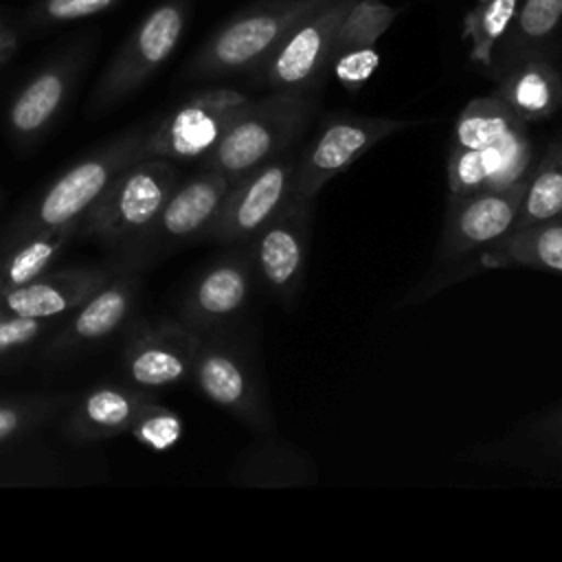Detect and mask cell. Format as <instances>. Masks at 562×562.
<instances>
[{"mask_svg": "<svg viewBox=\"0 0 562 562\" xmlns=\"http://www.w3.org/2000/svg\"><path fill=\"white\" fill-rule=\"evenodd\" d=\"M321 88L272 90L263 99H250L204 158L206 169L224 173L233 184L270 158L292 149L312 121Z\"/></svg>", "mask_w": 562, "mask_h": 562, "instance_id": "1", "label": "cell"}, {"mask_svg": "<svg viewBox=\"0 0 562 562\" xmlns=\"http://www.w3.org/2000/svg\"><path fill=\"white\" fill-rule=\"evenodd\" d=\"M331 0H257L224 22L195 53L187 72L213 79L252 72L310 13Z\"/></svg>", "mask_w": 562, "mask_h": 562, "instance_id": "2", "label": "cell"}, {"mask_svg": "<svg viewBox=\"0 0 562 562\" xmlns=\"http://www.w3.org/2000/svg\"><path fill=\"white\" fill-rule=\"evenodd\" d=\"M178 171L167 158L143 156L127 165L88 209V228L103 239H125L156 224Z\"/></svg>", "mask_w": 562, "mask_h": 562, "instance_id": "3", "label": "cell"}, {"mask_svg": "<svg viewBox=\"0 0 562 562\" xmlns=\"http://www.w3.org/2000/svg\"><path fill=\"white\" fill-rule=\"evenodd\" d=\"M189 11L191 0H162L156 4L103 70L92 94V105L110 108L145 83L176 50Z\"/></svg>", "mask_w": 562, "mask_h": 562, "instance_id": "4", "label": "cell"}, {"mask_svg": "<svg viewBox=\"0 0 562 562\" xmlns=\"http://www.w3.org/2000/svg\"><path fill=\"white\" fill-rule=\"evenodd\" d=\"M411 125L415 123L389 116L336 114L327 119L296 158L292 198L314 202L327 182L347 171L371 147Z\"/></svg>", "mask_w": 562, "mask_h": 562, "instance_id": "5", "label": "cell"}, {"mask_svg": "<svg viewBox=\"0 0 562 562\" xmlns=\"http://www.w3.org/2000/svg\"><path fill=\"white\" fill-rule=\"evenodd\" d=\"M248 101L235 88H209L189 97L143 138V156L167 160L206 158Z\"/></svg>", "mask_w": 562, "mask_h": 562, "instance_id": "6", "label": "cell"}, {"mask_svg": "<svg viewBox=\"0 0 562 562\" xmlns=\"http://www.w3.org/2000/svg\"><path fill=\"white\" fill-rule=\"evenodd\" d=\"M353 0H331L299 22L250 72L270 90L321 88L329 72L336 31Z\"/></svg>", "mask_w": 562, "mask_h": 562, "instance_id": "7", "label": "cell"}, {"mask_svg": "<svg viewBox=\"0 0 562 562\" xmlns=\"http://www.w3.org/2000/svg\"><path fill=\"white\" fill-rule=\"evenodd\" d=\"M296 158L288 149L233 182L206 235L217 241L252 239L292 200Z\"/></svg>", "mask_w": 562, "mask_h": 562, "instance_id": "8", "label": "cell"}, {"mask_svg": "<svg viewBox=\"0 0 562 562\" xmlns=\"http://www.w3.org/2000/svg\"><path fill=\"white\" fill-rule=\"evenodd\" d=\"M312 202L292 198L255 237L252 263L266 288L290 303L305 279L310 255Z\"/></svg>", "mask_w": 562, "mask_h": 562, "instance_id": "9", "label": "cell"}, {"mask_svg": "<svg viewBox=\"0 0 562 562\" xmlns=\"http://www.w3.org/2000/svg\"><path fill=\"white\" fill-rule=\"evenodd\" d=\"M143 158V138L127 136L97 156L83 158L64 171L44 193L37 206V222L46 228H68L86 215L105 187L134 160Z\"/></svg>", "mask_w": 562, "mask_h": 562, "instance_id": "10", "label": "cell"}, {"mask_svg": "<svg viewBox=\"0 0 562 562\" xmlns=\"http://www.w3.org/2000/svg\"><path fill=\"white\" fill-rule=\"evenodd\" d=\"M525 187L527 178L505 189L450 193L439 255L443 259L463 257L505 237L516 226Z\"/></svg>", "mask_w": 562, "mask_h": 562, "instance_id": "11", "label": "cell"}, {"mask_svg": "<svg viewBox=\"0 0 562 562\" xmlns=\"http://www.w3.org/2000/svg\"><path fill=\"white\" fill-rule=\"evenodd\" d=\"M191 373L198 389L217 406L255 430H272L274 419L266 404L255 369L222 345H198Z\"/></svg>", "mask_w": 562, "mask_h": 562, "instance_id": "12", "label": "cell"}, {"mask_svg": "<svg viewBox=\"0 0 562 562\" xmlns=\"http://www.w3.org/2000/svg\"><path fill=\"white\" fill-rule=\"evenodd\" d=\"M533 145L527 125L514 130L494 145L463 149L450 147L448 151V189L454 195L505 189L525 180L531 171Z\"/></svg>", "mask_w": 562, "mask_h": 562, "instance_id": "13", "label": "cell"}, {"mask_svg": "<svg viewBox=\"0 0 562 562\" xmlns=\"http://www.w3.org/2000/svg\"><path fill=\"white\" fill-rule=\"evenodd\" d=\"M101 285H105V277L88 270L42 274L24 285L2 292L0 316H24V318L48 321L53 316H61L70 312L72 307H79Z\"/></svg>", "mask_w": 562, "mask_h": 562, "instance_id": "14", "label": "cell"}, {"mask_svg": "<svg viewBox=\"0 0 562 562\" xmlns=\"http://www.w3.org/2000/svg\"><path fill=\"white\" fill-rule=\"evenodd\" d=\"M492 94L525 123L544 121L562 108V70L549 55L525 57L501 70Z\"/></svg>", "mask_w": 562, "mask_h": 562, "instance_id": "15", "label": "cell"}, {"mask_svg": "<svg viewBox=\"0 0 562 562\" xmlns=\"http://www.w3.org/2000/svg\"><path fill=\"white\" fill-rule=\"evenodd\" d=\"M228 189L231 180L215 169L193 176L171 191L156 217V226L169 239H187L198 233H206Z\"/></svg>", "mask_w": 562, "mask_h": 562, "instance_id": "16", "label": "cell"}, {"mask_svg": "<svg viewBox=\"0 0 562 562\" xmlns=\"http://www.w3.org/2000/svg\"><path fill=\"white\" fill-rule=\"evenodd\" d=\"M200 340L182 329L169 325L140 338L127 353V373L140 386H169L191 373Z\"/></svg>", "mask_w": 562, "mask_h": 562, "instance_id": "17", "label": "cell"}, {"mask_svg": "<svg viewBox=\"0 0 562 562\" xmlns=\"http://www.w3.org/2000/svg\"><path fill=\"white\" fill-rule=\"evenodd\" d=\"M252 274L246 257H228L211 266L189 296V318L211 325L237 314L250 296Z\"/></svg>", "mask_w": 562, "mask_h": 562, "instance_id": "18", "label": "cell"}, {"mask_svg": "<svg viewBox=\"0 0 562 562\" xmlns=\"http://www.w3.org/2000/svg\"><path fill=\"white\" fill-rule=\"evenodd\" d=\"M562 26V0H522L516 18L494 50L490 68L498 72L525 57H553L555 35Z\"/></svg>", "mask_w": 562, "mask_h": 562, "instance_id": "19", "label": "cell"}, {"mask_svg": "<svg viewBox=\"0 0 562 562\" xmlns=\"http://www.w3.org/2000/svg\"><path fill=\"white\" fill-rule=\"evenodd\" d=\"M492 268L516 266L562 272V217L516 226L483 252Z\"/></svg>", "mask_w": 562, "mask_h": 562, "instance_id": "20", "label": "cell"}, {"mask_svg": "<svg viewBox=\"0 0 562 562\" xmlns=\"http://www.w3.org/2000/svg\"><path fill=\"white\" fill-rule=\"evenodd\" d=\"M75 75V59H61L42 68L13 99L9 123L15 134L31 136L40 132L61 108Z\"/></svg>", "mask_w": 562, "mask_h": 562, "instance_id": "21", "label": "cell"}, {"mask_svg": "<svg viewBox=\"0 0 562 562\" xmlns=\"http://www.w3.org/2000/svg\"><path fill=\"white\" fill-rule=\"evenodd\" d=\"M143 397L116 386H101L86 395L72 417V430L81 437H105L121 432L134 424L147 406Z\"/></svg>", "mask_w": 562, "mask_h": 562, "instance_id": "22", "label": "cell"}, {"mask_svg": "<svg viewBox=\"0 0 562 562\" xmlns=\"http://www.w3.org/2000/svg\"><path fill=\"white\" fill-rule=\"evenodd\" d=\"M527 125L496 94L476 97L463 105L454 121L450 147L476 149L494 145L514 130Z\"/></svg>", "mask_w": 562, "mask_h": 562, "instance_id": "23", "label": "cell"}, {"mask_svg": "<svg viewBox=\"0 0 562 562\" xmlns=\"http://www.w3.org/2000/svg\"><path fill=\"white\" fill-rule=\"evenodd\" d=\"M553 217H562V140H551L536 167H531L516 226Z\"/></svg>", "mask_w": 562, "mask_h": 562, "instance_id": "24", "label": "cell"}, {"mask_svg": "<svg viewBox=\"0 0 562 562\" xmlns=\"http://www.w3.org/2000/svg\"><path fill=\"white\" fill-rule=\"evenodd\" d=\"M522 0H476L463 15V40H468V57L485 68L492 66L494 50L507 33Z\"/></svg>", "mask_w": 562, "mask_h": 562, "instance_id": "25", "label": "cell"}, {"mask_svg": "<svg viewBox=\"0 0 562 562\" xmlns=\"http://www.w3.org/2000/svg\"><path fill=\"white\" fill-rule=\"evenodd\" d=\"M132 303V292L125 283H110L101 285L90 299H86L68 331L66 338L70 340H97L112 334L121 321L127 316Z\"/></svg>", "mask_w": 562, "mask_h": 562, "instance_id": "26", "label": "cell"}, {"mask_svg": "<svg viewBox=\"0 0 562 562\" xmlns=\"http://www.w3.org/2000/svg\"><path fill=\"white\" fill-rule=\"evenodd\" d=\"M66 237L68 228H46L13 250L0 263V294L42 277L50 261L59 255Z\"/></svg>", "mask_w": 562, "mask_h": 562, "instance_id": "27", "label": "cell"}, {"mask_svg": "<svg viewBox=\"0 0 562 562\" xmlns=\"http://www.w3.org/2000/svg\"><path fill=\"white\" fill-rule=\"evenodd\" d=\"M395 18L397 9L384 0H353L336 31L331 57L347 48L375 46Z\"/></svg>", "mask_w": 562, "mask_h": 562, "instance_id": "28", "label": "cell"}, {"mask_svg": "<svg viewBox=\"0 0 562 562\" xmlns=\"http://www.w3.org/2000/svg\"><path fill=\"white\" fill-rule=\"evenodd\" d=\"M130 430L136 437V441H140L151 450L162 452L178 443L182 435V422L176 413L160 408L156 404H147L140 411V415L134 419Z\"/></svg>", "mask_w": 562, "mask_h": 562, "instance_id": "29", "label": "cell"}, {"mask_svg": "<svg viewBox=\"0 0 562 562\" xmlns=\"http://www.w3.org/2000/svg\"><path fill=\"white\" fill-rule=\"evenodd\" d=\"M380 66V53L375 46L369 48H347L331 57L329 70L334 72L336 81L349 90L358 92Z\"/></svg>", "mask_w": 562, "mask_h": 562, "instance_id": "30", "label": "cell"}, {"mask_svg": "<svg viewBox=\"0 0 562 562\" xmlns=\"http://www.w3.org/2000/svg\"><path fill=\"white\" fill-rule=\"evenodd\" d=\"M123 0H42L33 11L31 18L37 24H61V22H77L99 13L114 9Z\"/></svg>", "mask_w": 562, "mask_h": 562, "instance_id": "31", "label": "cell"}, {"mask_svg": "<svg viewBox=\"0 0 562 562\" xmlns=\"http://www.w3.org/2000/svg\"><path fill=\"white\" fill-rule=\"evenodd\" d=\"M42 329H44V321H37V318L0 316V356L31 342L42 334Z\"/></svg>", "mask_w": 562, "mask_h": 562, "instance_id": "32", "label": "cell"}, {"mask_svg": "<svg viewBox=\"0 0 562 562\" xmlns=\"http://www.w3.org/2000/svg\"><path fill=\"white\" fill-rule=\"evenodd\" d=\"M31 419V406L0 404V443L20 432Z\"/></svg>", "mask_w": 562, "mask_h": 562, "instance_id": "33", "label": "cell"}, {"mask_svg": "<svg viewBox=\"0 0 562 562\" xmlns=\"http://www.w3.org/2000/svg\"><path fill=\"white\" fill-rule=\"evenodd\" d=\"M540 439L555 450H562V408L549 413L540 424H538Z\"/></svg>", "mask_w": 562, "mask_h": 562, "instance_id": "34", "label": "cell"}, {"mask_svg": "<svg viewBox=\"0 0 562 562\" xmlns=\"http://www.w3.org/2000/svg\"><path fill=\"white\" fill-rule=\"evenodd\" d=\"M18 48V35L15 31H9V29H0V64H4Z\"/></svg>", "mask_w": 562, "mask_h": 562, "instance_id": "35", "label": "cell"}, {"mask_svg": "<svg viewBox=\"0 0 562 562\" xmlns=\"http://www.w3.org/2000/svg\"><path fill=\"white\" fill-rule=\"evenodd\" d=\"M2 26H4V24H2V13H0V29H2Z\"/></svg>", "mask_w": 562, "mask_h": 562, "instance_id": "36", "label": "cell"}]
</instances>
